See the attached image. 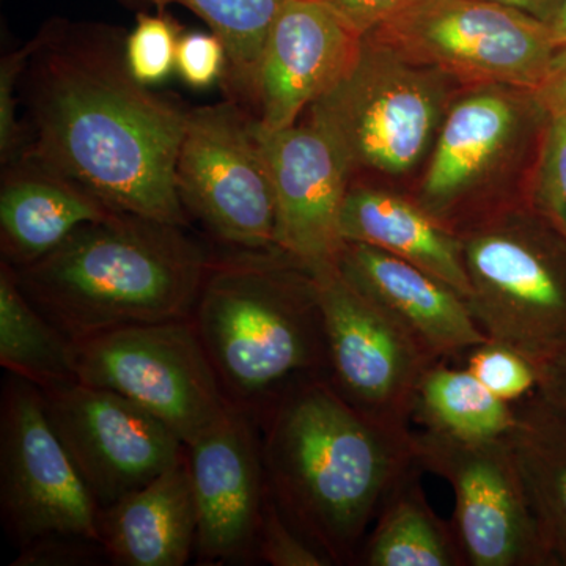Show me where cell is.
Instances as JSON below:
<instances>
[{
  "label": "cell",
  "instance_id": "obj_1",
  "mask_svg": "<svg viewBox=\"0 0 566 566\" xmlns=\"http://www.w3.org/2000/svg\"><path fill=\"white\" fill-rule=\"evenodd\" d=\"M126 36L104 22H44L20 82L22 153L111 210L189 227L175 186L189 109L133 76Z\"/></svg>",
  "mask_w": 566,
  "mask_h": 566
},
{
  "label": "cell",
  "instance_id": "obj_2",
  "mask_svg": "<svg viewBox=\"0 0 566 566\" xmlns=\"http://www.w3.org/2000/svg\"><path fill=\"white\" fill-rule=\"evenodd\" d=\"M256 423L282 515L331 565H356L387 494L416 463L412 430L367 419L326 376L289 387Z\"/></svg>",
  "mask_w": 566,
  "mask_h": 566
},
{
  "label": "cell",
  "instance_id": "obj_3",
  "mask_svg": "<svg viewBox=\"0 0 566 566\" xmlns=\"http://www.w3.org/2000/svg\"><path fill=\"white\" fill-rule=\"evenodd\" d=\"M186 229L115 211L13 271L22 293L74 344L120 327L191 318L214 249Z\"/></svg>",
  "mask_w": 566,
  "mask_h": 566
},
{
  "label": "cell",
  "instance_id": "obj_4",
  "mask_svg": "<svg viewBox=\"0 0 566 566\" xmlns=\"http://www.w3.org/2000/svg\"><path fill=\"white\" fill-rule=\"evenodd\" d=\"M191 322L227 400L255 419L297 381L327 378L314 274L279 248L214 249Z\"/></svg>",
  "mask_w": 566,
  "mask_h": 566
},
{
  "label": "cell",
  "instance_id": "obj_5",
  "mask_svg": "<svg viewBox=\"0 0 566 566\" xmlns=\"http://www.w3.org/2000/svg\"><path fill=\"white\" fill-rule=\"evenodd\" d=\"M452 77L364 35L356 61L308 107V120L340 151L352 177H401L431 151L453 102Z\"/></svg>",
  "mask_w": 566,
  "mask_h": 566
},
{
  "label": "cell",
  "instance_id": "obj_6",
  "mask_svg": "<svg viewBox=\"0 0 566 566\" xmlns=\"http://www.w3.org/2000/svg\"><path fill=\"white\" fill-rule=\"evenodd\" d=\"M468 303L486 337L538 360L566 353V238L526 203L460 233Z\"/></svg>",
  "mask_w": 566,
  "mask_h": 566
},
{
  "label": "cell",
  "instance_id": "obj_7",
  "mask_svg": "<svg viewBox=\"0 0 566 566\" xmlns=\"http://www.w3.org/2000/svg\"><path fill=\"white\" fill-rule=\"evenodd\" d=\"M546 120L532 92L469 87L450 103L412 199L457 234L512 207L499 197L497 180L523 158Z\"/></svg>",
  "mask_w": 566,
  "mask_h": 566
},
{
  "label": "cell",
  "instance_id": "obj_8",
  "mask_svg": "<svg viewBox=\"0 0 566 566\" xmlns=\"http://www.w3.org/2000/svg\"><path fill=\"white\" fill-rule=\"evenodd\" d=\"M367 35L468 87L534 92L558 50L545 22L490 0H420Z\"/></svg>",
  "mask_w": 566,
  "mask_h": 566
},
{
  "label": "cell",
  "instance_id": "obj_9",
  "mask_svg": "<svg viewBox=\"0 0 566 566\" xmlns=\"http://www.w3.org/2000/svg\"><path fill=\"white\" fill-rule=\"evenodd\" d=\"M74 345L77 381L128 398L185 446L232 406L191 318L120 327Z\"/></svg>",
  "mask_w": 566,
  "mask_h": 566
},
{
  "label": "cell",
  "instance_id": "obj_10",
  "mask_svg": "<svg viewBox=\"0 0 566 566\" xmlns=\"http://www.w3.org/2000/svg\"><path fill=\"white\" fill-rule=\"evenodd\" d=\"M175 186L219 245L275 248L273 181L248 111L230 99L188 111Z\"/></svg>",
  "mask_w": 566,
  "mask_h": 566
},
{
  "label": "cell",
  "instance_id": "obj_11",
  "mask_svg": "<svg viewBox=\"0 0 566 566\" xmlns=\"http://www.w3.org/2000/svg\"><path fill=\"white\" fill-rule=\"evenodd\" d=\"M0 515L18 549L52 536L99 542V506L52 428L41 390L10 374L0 403Z\"/></svg>",
  "mask_w": 566,
  "mask_h": 566
},
{
  "label": "cell",
  "instance_id": "obj_12",
  "mask_svg": "<svg viewBox=\"0 0 566 566\" xmlns=\"http://www.w3.org/2000/svg\"><path fill=\"white\" fill-rule=\"evenodd\" d=\"M412 449L423 472L452 486L465 566H553L506 436L463 441L422 428Z\"/></svg>",
  "mask_w": 566,
  "mask_h": 566
},
{
  "label": "cell",
  "instance_id": "obj_13",
  "mask_svg": "<svg viewBox=\"0 0 566 566\" xmlns=\"http://www.w3.org/2000/svg\"><path fill=\"white\" fill-rule=\"evenodd\" d=\"M324 316L327 381L381 427L411 430L417 389L436 364L392 316L357 292L337 264L315 271Z\"/></svg>",
  "mask_w": 566,
  "mask_h": 566
},
{
  "label": "cell",
  "instance_id": "obj_14",
  "mask_svg": "<svg viewBox=\"0 0 566 566\" xmlns=\"http://www.w3.org/2000/svg\"><path fill=\"white\" fill-rule=\"evenodd\" d=\"M44 411L99 510L185 457L180 438L128 398L81 381L41 390Z\"/></svg>",
  "mask_w": 566,
  "mask_h": 566
},
{
  "label": "cell",
  "instance_id": "obj_15",
  "mask_svg": "<svg viewBox=\"0 0 566 566\" xmlns=\"http://www.w3.org/2000/svg\"><path fill=\"white\" fill-rule=\"evenodd\" d=\"M200 565H249L268 499L262 436L251 412L230 406L202 436L186 446Z\"/></svg>",
  "mask_w": 566,
  "mask_h": 566
},
{
  "label": "cell",
  "instance_id": "obj_16",
  "mask_svg": "<svg viewBox=\"0 0 566 566\" xmlns=\"http://www.w3.org/2000/svg\"><path fill=\"white\" fill-rule=\"evenodd\" d=\"M262 144L275 202V248L303 263L311 273L337 264L345 241L340 214L352 172L340 151L305 118L264 132Z\"/></svg>",
  "mask_w": 566,
  "mask_h": 566
},
{
  "label": "cell",
  "instance_id": "obj_17",
  "mask_svg": "<svg viewBox=\"0 0 566 566\" xmlns=\"http://www.w3.org/2000/svg\"><path fill=\"white\" fill-rule=\"evenodd\" d=\"M363 40L322 0H289L264 43L249 112L255 125L264 132L296 125L345 76Z\"/></svg>",
  "mask_w": 566,
  "mask_h": 566
},
{
  "label": "cell",
  "instance_id": "obj_18",
  "mask_svg": "<svg viewBox=\"0 0 566 566\" xmlns=\"http://www.w3.org/2000/svg\"><path fill=\"white\" fill-rule=\"evenodd\" d=\"M337 270L392 316L436 363L458 364L488 338L463 294L416 264L374 245L345 241Z\"/></svg>",
  "mask_w": 566,
  "mask_h": 566
},
{
  "label": "cell",
  "instance_id": "obj_19",
  "mask_svg": "<svg viewBox=\"0 0 566 566\" xmlns=\"http://www.w3.org/2000/svg\"><path fill=\"white\" fill-rule=\"evenodd\" d=\"M112 212L80 182L22 153L0 175L2 262L13 270L39 262L74 230Z\"/></svg>",
  "mask_w": 566,
  "mask_h": 566
},
{
  "label": "cell",
  "instance_id": "obj_20",
  "mask_svg": "<svg viewBox=\"0 0 566 566\" xmlns=\"http://www.w3.org/2000/svg\"><path fill=\"white\" fill-rule=\"evenodd\" d=\"M197 517L188 460L99 510V542L117 566H182L196 554Z\"/></svg>",
  "mask_w": 566,
  "mask_h": 566
},
{
  "label": "cell",
  "instance_id": "obj_21",
  "mask_svg": "<svg viewBox=\"0 0 566 566\" xmlns=\"http://www.w3.org/2000/svg\"><path fill=\"white\" fill-rule=\"evenodd\" d=\"M340 234L349 243L381 249L449 283L465 300L471 281L463 243L412 197L367 185H349L340 214Z\"/></svg>",
  "mask_w": 566,
  "mask_h": 566
},
{
  "label": "cell",
  "instance_id": "obj_22",
  "mask_svg": "<svg viewBox=\"0 0 566 566\" xmlns=\"http://www.w3.org/2000/svg\"><path fill=\"white\" fill-rule=\"evenodd\" d=\"M506 434L553 566H566V417L538 392L515 403Z\"/></svg>",
  "mask_w": 566,
  "mask_h": 566
},
{
  "label": "cell",
  "instance_id": "obj_23",
  "mask_svg": "<svg viewBox=\"0 0 566 566\" xmlns=\"http://www.w3.org/2000/svg\"><path fill=\"white\" fill-rule=\"evenodd\" d=\"M422 468L411 465L389 491L356 565L465 566L452 521L431 509Z\"/></svg>",
  "mask_w": 566,
  "mask_h": 566
},
{
  "label": "cell",
  "instance_id": "obj_24",
  "mask_svg": "<svg viewBox=\"0 0 566 566\" xmlns=\"http://www.w3.org/2000/svg\"><path fill=\"white\" fill-rule=\"evenodd\" d=\"M0 365L40 390L77 381L76 345L29 301L13 268L2 260Z\"/></svg>",
  "mask_w": 566,
  "mask_h": 566
},
{
  "label": "cell",
  "instance_id": "obj_25",
  "mask_svg": "<svg viewBox=\"0 0 566 566\" xmlns=\"http://www.w3.org/2000/svg\"><path fill=\"white\" fill-rule=\"evenodd\" d=\"M412 420L450 438L488 441L513 430L516 408L490 392L463 365L436 363L417 389Z\"/></svg>",
  "mask_w": 566,
  "mask_h": 566
},
{
  "label": "cell",
  "instance_id": "obj_26",
  "mask_svg": "<svg viewBox=\"0 0 566 566\" xmlns=\"http://www.w3.org/2000/svg\"><path fill=\"white\" fill-rule=\"evenodd\" d=\"M137 9L181 6L207 22L222 41L227 69L221 87L226 99L251 112L256 73L268 35L289 0H123ZM251 115V114H249Z\"/></svg>",
  "mask_w": 566,
  "mask_h": 566
},
{
  "label": "cell",
  "instance_id": "obj_27",
  "mask_svg": "<svg viewBox=\"0 0 566 566\" xmlns=\"http://www.w3.org/2000/svg\"><path fill=\"white\" fill-rule=\"evenodd\" d=\"M524 203L566 238V117H547Z\"/></svg>",
  "mask_w": 566,
  "mask_h": 566
},
{
  "label": "cell",
  "instance_id": "obj_28",
  "mask_svg": "<svg viewBox=\"0 0 566 566\" xmlns=\"http://www.w3.org/2000/svg\"><path fill=\"white\" fill-rule=\"evenodd\" d=\"M458 365L468 368L490 392L506 403H520L538 392V365L504 342L488 337L469 349Z\"/></svg>",
  "mask_w": 566,
  "mask_h": 566
},
{
  "label": "cell",
  "instance_id": "obj_29",
  "mask_svg": "<svg viewBox=\"0 0 566 566\" xmlns=\"http://www.w3.org/2000/svg\"><path fill=\"white\" fill-rule=\"evenodd\" d=\"M181 28L166 9L161 13L137 14L136 25L126 36V61L140 84H161L177 66Z\"/></svg>",
  "mask_w": 566,
  "mask_h": 566
},
{
  "label": "cell",
  "instance_id": "obj_30",
  "mask_svg": "<svg viewBox=\"0 0 566 566\" xmlns=\"http://www.w3.org/2000/svg\"><path fill=\"white\" fill-rule=\"evenodd\" d=\"M256 562L273 566H333L285 520L270 491L256 542Z\"/></svg>",
  "mask_w": 566,
  "mask_h": 566
},
{
  "label": "cell",
  "instance_id": "obj_31",
  "mask_svg": "<svg viewBox=\"0 0 566 566\" xmlns=\"http://www.w3.org/2000/svg\"><path fill=\"white\" fill-rule=\"evenodd\" d=\"M29 44L7 52L0 61V164L13 161L24 150L20 111V82L28 62Z\"/></svg>",
  "mask_w": 566,
  "mask_h": 566
},
{
  "label": "cell",
  "instance_id": "obj_32",
  "mask_svg": "<svg viewBox=\"0 0 566 566\" xmlns=\"http://www.w3.org/2000/svg\"><path fill=\"white\" fill-rule=\"evenodd\" d=\"M226 69V48L214 33H181L175 70L186 85L193 91H207L221 84Z\"/></svg>",
  "mask_w": 566,
  "mask_h": 566
},
{
  "label": "cell",
  "instance_id": "obj_33",
  "mask_svg": "<svg viewBox=\"0 0 566 566\" xmlns=\"http://www.w3.org/2000/svg\"><path fill=\"white\" fill-rule=\"evenodd\" d=\"M106 558L102 542L80 536H52L21 547L13 566H73L98 564Z\"/></svg>",
  "mask_w": 566,
  "mask_h": 566
},
{
  "label": "cell",
  "instance_id": "obj_34",
  "mask_svg": "<svg viewBox=\"0 0 566 566\" xmlns=\"http://www.w3.org/2000/svg\"><path fill=\"white\" fill-rule=\"evenodd\" d=\"M333 9L342 20L360 33L374 32L379 25L403 13L420 0H322Z\"/></svg>",
  "mask_w": 566,
  "mask_h": 566
},
{
  "label": "cell",
  "instance_id": "obj_35",
  "mask_svg": "<svg viewBox=\"0 0 566 566\" xmlns=\"http://www.w3.org/2000/svg\"><path fill=\"white\" fill-rule=\"evenodd\" d=\"M534 98L547 117H566V44L558 48Z\"/></svg>",
  "mask_w": 566,
  "mask_h": 566
},
{
  "label": "cell",
  "instance_id": "obj_36",
  "mask_svg": "<svg viewBox=\"0 0 566 566\" xmlns=\"http://www.w3.org/2000/svg\"><path fill=\"white\" fill-rule=\"evenodd\" d=\"M538 394L566 417V353L538 360Z\"/></svg>",
  "mask_w": 566,
  "mask_h": 566
},
{
  "label": "cell",
  "instance_id": "obj_37",
  "mask_svg": "<svg viewBox=\"0 0 566 566\" xmlns=\"http://www.w3.org/2000/svg\"><path fill=\"white\" fill-rule=\"evenodd\" d=\"M490 2L512 7V9L531 14V17L536 18V20L549 25L551 21L556 17L560 0H490Z\"/></svg>",
  "mask_w": 566,
  "mask_h": 566
},
{
  "label": "cell",
  "instance_id": "obj_38",
  "mask_svg": "<svg viewBox=\"0 0 566 566\" xmlns=\"http://www.w3.org/2000/svg\"><path fill=\"white\" fill-rule=\"evenodd\" d=\"M551 32H553L554 41L558 48L566 44V0H560L556 17L551 21Z\"/></svg>",
  "mask_w": 566,
  "mask_h": 566
}]
</instances>
